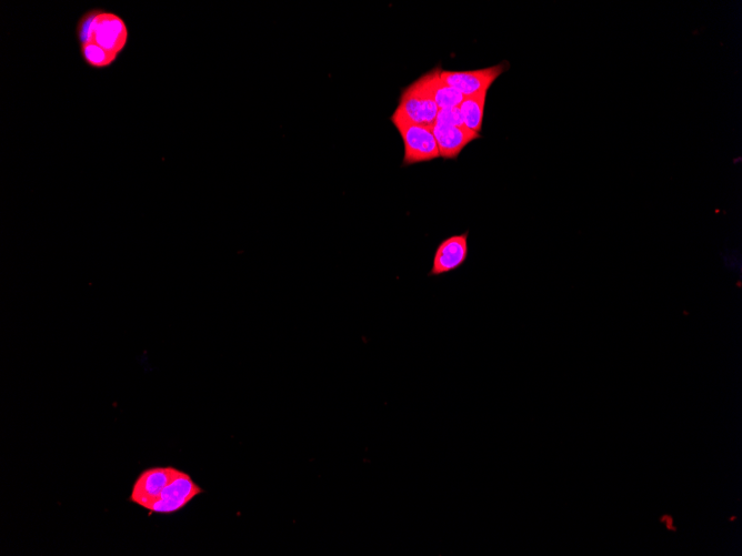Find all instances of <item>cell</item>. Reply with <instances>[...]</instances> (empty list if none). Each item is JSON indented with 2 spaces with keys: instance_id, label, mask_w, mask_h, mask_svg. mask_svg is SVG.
Wrapping results in <instances>:
<instances>
[{
  "instance_id": "cell-1",
  "label": "cell",
  "mask_w": 742,
  "mask_h": 556,
  "mask_svg": "<svg viewBox=\"0 0 742 556\" xmlns=\"http://www.w3.org/2000/svg\"><path fill=\"white\" fill-rule=\"evenodd\" d=\"M75 35L80 57L89 68L113 67L129 43L125 19L104 8H90L76 24Z\"/></svg>"
},
{
  "instance_id": "cell-2",
  "label": "cell",
  "mask_w": 742,
  "mask_h": 556,
  "mask_svg": "<svg viewBox=\"0 0 742 556\" xmlns=\"http://www.w3.org/2000/svg\"><path fill=\"white\" fill-rule=\"evenodd\" d=\"M390 119L404 141V167L428 163L440 157L433 129L411 124L396 114Z\"/></svg>"
},
{
  "instance_id": "cell-3",
  "label": "cell",
  "mask_w": 742,
  "mask_h": 556,
  "mask_svg": "<svg viewBox=\"0 0 742 556\" xmlns=\"http://www.w3.org/2000/svg\"><path fill=\"white\" fill-rule=\"evenodd\" d=\"M438 111L439 108L435 101L421 89L417 82H414L403 90L394 114L411 124L433 129L436 125Z\"/></svg>"
},
{
  "instance_id": "cell-4",
  "label": "cell",
  "mask_w": 742,
  "mask_h": 556,
  "mask_svg": "<svg viewBox=\"0 0 742 556\" xmlns=\"http://www.w3.org/2000/svg\"><path fill=\"white\" fill-rule=\"evenodd\" d=\"M507 69L508 64L503 63L489 68L468 70V72L441 70V78L464 97H471L489 92V88Z\"/></svg>"
},
{
  "instance_id": "cell-5",
  "label": "cell",
  "mask_w": 742,
  "mask_h": 556,
  "mask_svg": "<svg viewBox=\"0 0 742 556\" xmlns=\"http://www.w3.org/2000/svg\"><path fill=\"white\" fill-rule=\"evenodd\" d=\"M204 490L197 485L186 472L180 471L160 494L149 512L158 514H174L183 510Z\"/></svg>"
},
{
  "instance_id": "cell-6",
  "label": "cell",
  "mask_w": 742,
  "mask_h": 556,
  "mask_svg": "<svg viewBox=\"0 0 742 556\" xmlns=\"http://www.w3.org/2000/svg\"><path fill=\"white\" fill-rule=\"evenodd\" d=\"M178 472L174 467H156L143 471L133 485L129 501L149 511Z\"/></svg>"
},
{
  "instance_id": "cell-7",
  "label": "cell",
  "mask_w": 742,
  "mask_h": 556,
  "mask_svg": "<svg viewBox=\"0 0 742 556\" xmlns=\"http://www.w3.org/2000/svg\"><path fill=\"white\" fill-rule=\"evenodd\" d=\"M468 235L467 231L465 234L449 237L440 242L429 277L447 275L465 265L469 254Z\"/></svg>"
},
{
  "instance_id": "cell-8",
  "label": "cell",
  "mask_w": 742,
  "mask_h": 556,
  "mask_svg": "<svg viewBox=\"0 0 742 556\" xmlns=\"http://www.w3.org/2000/svg\"><path fill=\"white\" fill-rule=\"evenodd\" d=\"M433 134L437 141L441 158L457 159L470 143L480 138V134L466 127L443 126L436 124Z\"/></svg>"
},
{
  "instance_id": "cell-9",
  "label": "cell",
  "mask_w": 742,
  "mask_h": 556,
  "mask_svg": "<svg viewBox=\"0 0 742 556\" xmlns=\"http://www.w3.org/2000/svg\"><path fill=\"white\" fill-rule=\"evenodd\" d=\"M416 82L435 101L439 110L459 107L465 99L457 90L445 83V80L441 78L440 68L431 70V72L417 79Z\"/></svg>"
},
{
  "instance_id": "cell-10",
  "label": "cell",
  "mask_w": 742,
  "mask_h": 556,
  "mask_svg": "<svg viewBox=\"0 0 742 556\" xmlns=\"http://www.w3.org/2000/svg\"><path fill=\"white\" fill-rule=\"evenodd\" d=\"M487 95L488 92H485L476 96L465 97L463 103L459 106L464 126L477 134H480L481 128H483Z\"/></svg>"
},
{
  "instance_id": "cell-11",
  "label": "cell",
  "mask_w": 742,
  "mask_h": 556,
  "mask_svg": "<svg viewBox=\"0 0 742 556\" xmlns=\"http://www.w3.org/2000/svg\"><path fill=\"white\" fill-rule=\"evenodd\" d=\"M436 124L443 126L465 127L459 107L439 110Z\"/></svg>"
}]
</instances>
